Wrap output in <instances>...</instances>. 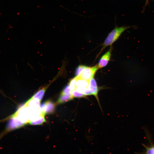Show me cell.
I'll list each match as a JSON object with an SVG mask.
<instances>
[{
	"label": "cell",
	"instance_id": "obj_1",
	"mask_svg": "<svg viewBox=\"0 0 154 154\" xmlns=\"http://www.w3.org/2000/svg\"><path fill=\"white\" fill-rule=\"evenodd\" d=\"M132 27L131 26L125 25L119 27L115 23V27L108 33L104 41L102 44V47L97 56H98L106 47L109 46H112L126 30Z\"/></svg>",
	"mask_w": 154,
	"mask_h": 154
},
{
	"label": "cell",
	"instance_id": "obj_2",
	"mask_svg": "<svg viewBox=\"0 0 154 154\" xmlns=\"http://www.w3.org/2000/svg\"><path fill=\"white\" fill-rule=\"evenodd\" d=\"M98 65L92 67L87 66L82 72L80 75L77 78L89 81L94 76L99 69Z\"/></svg>",
	"mask_w": 154,
	"mask_h": 154
},
{
	"label": "cell",
	"instance_id": "obj_3",
	"mask_svg": "<svg viewBox=\"0 0 154 154\" xmlns=\"http://www.w3.org/2000/svg\"><path fill=\"white\" fill-rule=\"evenodd\" d=\"M112 46H110L109 49L100 58L97 65L99 68L106 66L108 64L111 57Z\"/></svg>",
	"mask_w": 154,
	"mask_h": 154
},
{
	"label": "cell",
	"instance_id": "obj_4",
	"mask_svg": "<svg viewBox=\"0 0 154 154\" xmlns=\"http://www.w3.org/2000/svg\"><path fill=\"white\" fill-rule=\"evenodd\" d=\"M88 88L91 92L92 95H94L96 98L100 108H101L98 96V88L96 81L94 78V77L92 78L89 80Z\"/></svg>",
	"mask_w": 154,
	"mask_h": 154
},
{
	"label": "cell",
	"instance_id": "obj_5",
	"mask_svg": "<svg viewBox=\"0 0 154 154\" xmlns=\"http://www.w3.org/2000/svg\"><path fill=\"white\" fill-rule=\"evenodd\" d=\"M12 118V119L11 121L9 124L10 129L18 128L27 124L26 123L22 122L15 117Z\"/></svg>",
	"mask_w": 154,
	"mask_h": 154
},
{
	"label": "cell",
	"instance_id": "obj_6",
	"mask_svg": "<svg viewBox=\"0 0 154 154\" xmlns=\"http://www.w3.org/2000/svg\"><path fill=\"white\" fill-rule=\"evenodd\" d=\"M40 101L31 98L25 104V105L30 107L31 108L37 110L39 108Z\"/></svg>",
	"mask_w": 154,
	"mask_h": 154
},
{
	"label": "cell",
	"instance_id": "obj_7",
	"mask_svg": "<svg viewBox=\"0 0 154 154\" xmlns=\"http://www.w3.org/2000/svg\"><path fill=\"white\" fill-rule=\"evenodd\" d=\"M46 106L45 110V114H51L54 112L55 105L54 104L50 101L45 102Z\"/></svg>",
	"mask_w": 154,
	"mask_h": 154
},
{
	"label": "cell",
	"instance_id": "obj_8",
	"mask_svg": "<svg viewBox=\"0 0 154 154\" xmlns=\"http://www.w3.org/2000/svg\"><path fill=\"white\" fill-rule=\"evenodd\" d=\"M76 78V87L80 88H88L89 84V81L84 80L79 78Z\"/></svg>",
	"mask_w": 154,
	"mask_h": 154
},
{
	"label": "cell",
	"instance_id": "obj_9",
	"mask_svg": "<svg viewBox=\"0 0 154 154\" xmlns=\"http://www.w3.org/2000/svg\"><path fill=\"white\" fill-rule=\"evenodd\" d=\"M74 98L72 95H67L60 94L57 103L58 104H62L71 100Z\"/></svg>",
	"mask_w": 154,
	"mask_h": 154
},
{
	"label": "cell",
	"instance_id": "obj_10",
	"mask_svg": "<svg viewBox=\"0 0 154 154\" xmlns=\"http://www.w3.org/2000/svg\"><path fill=\"white\" fill-rule=\"evenodd\" d=\"M40 116L34 120L30 121L29 123L31 125H42L43 123L46 121L44 118L45 115L41 114Z\"/></svg>",
	"mask_w": 154,
	"mask_h": 154
},
{
	"label": "cell",
	"instance_id": "obj_11",
	"mask_svg": "<svg viewBox=\"0 0 154 154\" xmlns=\"http://www.w3.org/2000/svg\"><path fill=\"white\" fill-rule=\"evenodd\" d=\"M46 88H44L39 90L31 98L40 102L44 95Z\"/></svg>",
	"mask_w": 154,
	"mask_h": 154
},
{
	"label": "cell",
	"instance_id": "obj_12",
	"mask_svg": "<svg viewBox=\"0 0 154 154\" xmlns=\"http://www.w3.org/2000/svg\"><path fill=\"white\" fill-rule=\"evenodd\" d=\"M145 148V153L154 154V145L151 143L150 145L146 146L145 145L143 144Z\"/></svg>",
	"mask_w": 154,
	"mask_h": 154
},
{
	"label": "cell",
	"instance_id": "obj_13",
	"mask_svg": "<svg viewBox=\"0 0 154 154\" xmlns=\"http://www.w3.org/2000/svg\"><path fill=\"white\" fill-rule=\"evenodd\" d=\"M87 67V66L83 65H80L78 66L76 68L75 70V77H78L81 74L83 70Z\"/></svg>",
	"mask_w": 154,
	"mask_h": 154
},
{
	"label": "cell",
	"instance_id": "obj_14",
	"mask_svg": "<svg viewBox=\"0 0 154 154\" xmlns=\"http://www.w3.org/2000/svg\"><path fill=\"white\" fill-rule=\"evenodd\" d=\"M71 94L74 97L77 98H84L86 96L75 89L72 91Z\"/></svg>",
	"mask_w": 154,
	"mask_h": 154
},
{
	"label": "cell",
	"instance_id": "obj_15",
	"mask_svg": "<svg viewBox=\"0 0 154 154\" xmlns=\"http://www.w3.org/2000/svg\"><path fill=\"white\" fill-rule=\"evenodd\" d=\"M71 90L69 84L66 85L62 91L61 94L70 95L71 94Z\"/></svg>",
	"mask_w": 154,
	"mask_h": 154
},
{
	"label": "cell",
	"instance_id": "obj_16",
	"mask_svg": "<svg viewBox=\"0 0 154 154\" xmlns=\"http://www.w3.org/2000/svg\"><path fill=\"white\" fill-rule=\"evenodd\" d=\"M76 79V78L75 77L74 78L71 79L69 82L68 84L71 91L75 89V83Z\"/></svg>",
	"mask_w": 154,
	"mask_h": 154
},
{
	"label": "cell",
	"instance_id": "obj_17",
	"mask_svg": "<svg viewBox=\"0 0 154 154\" xmlns=\"http://www.w3.org/2000/svg\"><path fill=\"white\" fill-rule=\"evenodd\" d=\"M153 1V0H151ZM149 0H146V2L145 3V7L149 3Z\"/></svg>",
	"mask_w": 154,
	"mask_h": 154
}]
</instances>
